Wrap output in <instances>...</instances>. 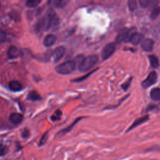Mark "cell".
Wrapping results in <instances>:
<instances>
[{
  "instance_id": "1",
  "label": "cell",
  "mask_w": 160,
  "mask_h": 160,
  "mask_svg": "<svg viewBox=\"0 0 160 160\" xmlns=\"http://www.w3.org/2000/svg\"><path fill=\"white\" fill-rule=\"evenodd\" d=\"M44 19L45 22V30H54L58 28L59 18L53 10L49 9L47 12L46 16L44 17Z\"/></svg>"
},
{
  "instance_id": "2",
  "label": "cell",
  "mask_w": 160,
  "mask_h": 160,
  "mask_svg": "<svg viewBox=\"0 0 160 160\" xmlns=\"http://www.w3.org/2000/svg\"><path fill=\"white\" fill-rule=\"evenodd\" d=\"M98 57L96 55H91L84 58L79 64V69L82 72L89 71L98 62Z\"/></svg>"
},
{
  "instance_id": "3",
  "label": "cell",
  "mask_w": 160,
  "mask_h": 160,
  "mask_svg": "<svg viewBox=\"0 0 160 160\" xmlns=\"http://www.w3.org/2000/svg\"><path fill=\"white\" fill-rule=\"evenodd\" d=\"M76 62L73 60L66 61L56 68V71L61 74H68L72 72L76 68Z\"/></svg>"
},
{
  "instance_id": "4",
  "label": "cell",
  "mask_w": 160,
  "mask_h": 160,
  "mask_svg": "<svg viewBox=\"0 0 160 160\" xmlns=\"http://www.w3.org/2000/svg\"><path fill=\"white\" fill-rule=\"evenodd\" d=\"M116 45L114 42H110L106 44L102 50L101 56L103 60H106L110 58L114 52Z\"/></svg>"
},
{
  "instance_id": "5",
  "label": "cell",
  "mask_w": 160,
  "mask_h": 160,
  "mask_svg": "<svg viewBox=\"0 0 160 160\" xmlns=\"http://www.w3.org/2000/svg\"><path fill=\"white\" fill-rule=\"evenodd\" d=\"M157 78H158V75L156 71H151L149 74L148 77L142 81L141 84L142 87L144 89H146L150 87L151 86L156 83V82L157 81Z\"/></svg>"
},
{
  "instance_id": "6",
  "label": "cell",
  "mask_w": 160,
  "mask_h": 160,
  "mask_svg": "<svg viewBox=\"0 0 160 160\" xmlns=\"http://www.w3.org/2000/svg\"><path fill=\"white\" fill-rule=\"evenodd\" d=\"M65 52H66V49L62 46H60L56 48L52 53L54 61L55 62H58L64 56Z\"/></svg>"
},
{
  "instance_id": "7",
  "label": "cell",
  "mask_w": 160,
  "mask_h": 160,
  "mask_svg": "<svg viewBox=\"0 0 160 160\" xmlns=\"http://www.w3.org/2000/svg\"><path fill=\"white\" fill-rule=\"evenodd\" d=\"M7 55L9 58L14 59L21 56L22 55V52H21V50L18 48L14 46H11L9 48L8 50Z\"/></svg>"
},
{
  "instance_id": "8",
  "label": "cell",
  "mask_w": 160,
  "mask_h": 160,
  "mask_svg": "<svg viewBox=\"0 0 160 160\" xmlns=\"http://www.w3.org/2000/svg\"><path fill=\"white\" fill-rule=\"evenodd\" d=\"M154 41L150 38H148L144 39L142 41L141 44V48L144 51L149 52L152 50L154 48Z\"/></svg>"
},
{
  "instance_id": "9",
  "label": "cell",
  "mask_w": 160,
  "mask_h": 160,
  "mask_svg": "<svg viewBox=\"0 0 160 160\" xmlns=\"http://www.w3.org/2000/svg\"><path fill=\"white\" fill-rule=\"evenodd\" d=\"M143 39L144 35L142 33L135 32L131 36L129 42H130L131 44L134 45H138L143 40Z\"/></svg>"
},
{
  "instance_id": "10",
  "label": "cell",
  "mask_w": 160,
  "mask_h": 160,
  "mask_svg": "<svg viewBox=\"0 0 160 160\" xmlns=\"http://www.w3.org/2000/svg\"><path fill=\"white\" fill-rule=\"evenodd\" d=\"M139 4L142 8H156V6L159 3V1L156 0H139Z\"/></svg>"
},
{
  "instance_id": "11",
  "label": "cell",
  "mask_w": 160,
  "mask_h": 160,
  "mask_svg": "<svg viewBox=\"0 0 160 160\" xmlns=\"http://www.w3.org/2000/svg\"><path fill=\"white\" fill-rule=\"evenodd\" d=\"M56 41V37L52 34H48L44 39L43 44L46 47H50L52 46Z\"/></svg>"
},
{
  "instance_id": "12",
  "label": "cell",
  "mask_w": 160,
  "mask_h": 160,
  "mask_svg": "<svg viewBox=\"0 0 160 160\" xmlns=\"http://www.w3.org/2000/svg\"><path fill=\"white\" fill-rule=\"evenodd\" d=\"M23 119V116L21 114L18 112H13L10 114L9 119V121L14 124H18L20 123Z\"/></svg>"
},
{
  "instance_id": "13",
  "label": "cell",
  "mask_w": 160,
  "mask_h": 160,
  "mask_svg": "<svg viewBox=\"0 0 160 160\" xmlns=\"http://www.w3.org/2000/svg\"><path fill=\"white\" fill-rule=\"evenodd\" d=\"M148 119H149V116H144L143 117H141V118H139L136 119L134 121V122L131 124V126L128 128L127 131H129L132 130V129L135 128L136 127L138 126L141 124H142V123L145 122L146 121H147L148 120Z\"/></svg>"
},
{
  "instance_id": "14",
  "label": "cell",
  "mask_w": 160,
  "mask_h": 160,
  "mask_svg": "<svg viewBox=\"0 0 160 160\" xmlns=\"http://www.w3.org/2000/svg\"><path fill=\"white\" fill-rule=\"evenodd\" d=\"M9 88L14 92L19 91L22 89V84L18 81H11L9 82Z\"/></svg>"
},
{
  "instance_id": "15",
  "label": "cell",
  "mask_w": 160,
  "mask_h": 160,
  "mask_svg": "<svg viewBox=\"0 0 160 160\" xmlns=\"http://www.w3.org/2000/svg\"><path fill=\"white\" fill-rule=\"evenodd\" d=\"M150 98L154 101L160 100V88H155L151 89L150 92Z\"/></svg>"
},
{
  "instance_id": "16",
  "label": "cell",
  "mask_w": 160,
  "mask_h": 160,
  "mask_svg": "<svg viewBox=\"0 0 160 160\" xmlns=\"http://www.w3.org/2000/svg\"><path fill=\"white\" fill-rule=\"evenodd\" d=\"M128 28H125V29H123L118 34V36H116V43L117 44H119L120 42H121L122 41H124L126 39V35H127V32H128Z\"/></svg>"
},
{
  "instance_id": "17",
  "label": "cell",
  "mask_w": 160,
  "mask_h": 160,
  "mask_svg": "<svg viewBox=\"0 0 160 160\" xmlns=\"http://www.w3.org/2000/svg\"><path fill=\"white\" fill-rule=\"evenodd\" d=\"M151 66L152 68H157L159 66V61L158 58L154 55H149L148 56Z\"/></svg>"
},
{
  "instance_id": "18",
  "label": "cell",
  "mask_w": 160,
  "mask_h": 160,
  "mask_svg": "<svg viewBox=\"0 0 160 160\" xmlns=\"http://www.w3.org/2000/svg\"><path fill=\"white\" fill-rule=\"evenodd\" d=\"M28 99L31 101H39L41 99V96L36 91H32L28 94Z\"/></svg>"
},
{
  "instance_id": "19",
  "label": "cell",
  "mask_w": 160,
  "mask_h": 160,
  "mask_svg": "<svg viewBox=\"0 0 160 160\" xmlns=\"http://www.w3.org/2000/svg\"><path fill=\"white\" fill-rule=\"evenodd\" d=\"M52 2L56 8H61L64 7L68 4V1L66 0H56V1H53Z\"/></svg>"
},
{
  "instance_id": "20",
  "label": "cell",
  "mask_w": 160,
  "mask_h": 160,
  "mask_svg": "<svg viewBox=\"0 0 160 160\" xmlns=\"http://www.w3.org/2000/svg\"><path fill=\"white\" fill-rule=\"evenodd\" d=\"M159 14H160V7H156L153 8L152 11H151L150 14V18L152 20H154L158 18Z\"/></svg>"
},
{
  "instance_id": "21",
  "label": "cell",
  "mask_w": 160,
  "mask_h": 160,
  "mask_svg": "<svg viewBox=\"0 0 160 160\" xmlns=\"http://www.w3.org/2000/svg\"><path fill=\"white\" fill-rule=\"evenodd\" d=\"M40 2L41 1L39 0H29L26 1V6L28 8H34L37 6Z\"/></svg>"
},
{
  "instance_id": "22",
  "label": "cell",
  "mask_w": 160,
  "mask_h": 160,
  "mask_svg": "<svg viewBox=\"0 0 160 160\" xmlns=\"http://www.w3.org/2000/svg\"><path fill=\"white\" fill-rule=\"evenodd\" d=\"M128 5L131 11H134L137 8V2L135 0H129L128 2Z\"/></svg>"
},
{
  "instance_id": "23",
  "label": "cell",
  "mask_w": 160,
  "mask_h": 160,
  "mask_svg": "<svg viewBox=\"0 0 160 160\" xmlns=\"http://www.w3.org/2000/svg\"><path fill=\"white\" fill-rule=\"evenodd\" d=\"M8 152V148L7 146L0 143V157L5 156Z\"/></svg>"
},
{
  "instance_id": "24",
  "label": "cell",
  "mask_w": 160,
  "mask_h": 160,
  "mask_svg": "<svg viewBox=\"0 0 160 160\" xmlns=\"http://www.w3.org/2000/svg\"><path fill=\"white\" fill-rule=\"evenodd\" d=\"M61 114H62V112L60 110H57L55 112L54 114L51 116V120L52 121H58V120H59L60 118H61Z\"/></svg>"
},
{
  "instance_id": "25",
  "label": "cell",
  "mask_w": 160,
  "mask_h": 160,
  "mask_svg": "<svg viewBox=\"0 0 160 160\" xmlns=\"http://www.w3.org/2000/svg\"><path fill=\"white\" fill-rule=\"evenodd\" d=\"M96 70V69H94V70L92 71H90L88 74H86V75L84 76H82V77L76 78V79H73V81H73V82H81V81H84V80H85L88 77H89L92 73H93Z\"/></svg>"
},
{
  "instance_id": "26",
  "label": "cell",
  "mask_w": 160,
  "mask_h": 160,
  "mask_svg": "<svg viewBox=\"0 0 160 160\" xmlns=\"http://www.w3.org/2000/svg\"><path fill=\"white\" fill-rule=\"evenodd\" d=\"M48 139V132H45L41 137V138L40 139V141H39V146H42L43 144H44L46 142Z\"/></svg>"
},
{
  "instance_id": "27",
  "label": "cell",
  "mask_w": 160,
  "mask_h": 160,
  "mask_svg": "<svg viewBox=\"0 0 160 160\" xmlns=\"http://www.w3.org/2000/svg\"><path fill=\"white\" fill-rule=\"evenodd\" d=\"M131 79H132L131 78H129V79H128L125 82H124V83L122 84L121 87H122V88L124 91H126V90L128 89V88L129 87L130 84H131Z\"/></svg>"
},
{
  "instance_id": "28",
  "label": "cell",
  "mask_w": 160,
  "mask_h": 160,
  "mask_svg": "<svg viewBox=\"0 0 160 160\" xmlns=\"http://www.w3.org/2000/svg\"><path fill=\"white\" fill-rule=\"evenodd\" d=\"M6 34L4 31L0 30V44L6 41Z\"/></svg>"
},
{
  "instance_id": "29",
  "label": "cell",
  "mask_w": 160,
  "mask_h": 160,
  "mask_svg": "<svg viewBox=\"0 0 160 160\" xmlns=\"http://www.w3.org/2000/svg\"><path fill=\"white\" fill-rule=\"evenodd\" d=\"M29 135V131L28 129H24L22 133H21V136L23 138H27Z\"/></svg>"
},
{
  "instance_id": "30",
  "label": "cell",
  "mask_w": 160,
  "mask_h": 160,
  "mask_svg": "<svg viewBox=\"0 0 160 160\" xmlns=\"http://www.w3.org/2000/svg\"><path fill=\"white\" fill-rule=\"evenodd\" d=\"M0 7H1V4H0Z\"/></svg>"
}]
</instances>
